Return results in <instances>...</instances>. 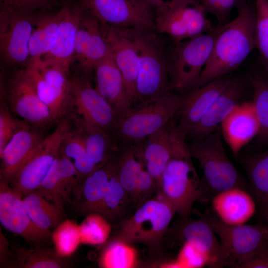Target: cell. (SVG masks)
Instances as JSON below:
<instances>
[{"label": "cell", "mask_w": 268, "mask_h": 268, "mask_svg": "<svg viewBox=\"0 0 268 268\" xmlns=\"http://www.w3.org/2000/svg\"><path fill=\"white\" fill-rule=\"evenodd\" d=\"M184 95L171 92L134 107L118 120L112 135L117 144L142 143L150 135L174 118Z\"/></svg>", "instance_id": "cell-6"}, {"label": "cell", "mask_w": 268, "mask_h": 268, "mask_svg": "<svg viewBox=\"0 0 268 268\" xmlns=\"http://www.w3.org/2000/svg\"><path fill=\"white\" fill-rule=\"evenodd\" d=\"M211 204L215 216L228 225L246 224L254 215L257 206L253 196L238 187L215 194Z\"/></svg>", "instance_id": "cell-24"}, {"label": "cell", "mask_w": 268, "mask_h": 268, "mask_svg": "<svg viewBox=\"0 0 268 268\" xmlns=\"http://www.w3.org/2000/svg\"><path fill=\"white\" fill-rule=\"evenodd\" d=\"M237 8L238 14L234 19L220 28L216 27L210 57L196 87L233 71L255 48L254 2L244 0Z\"/></svg>", "instance_id": "cell-1"}, {"label": "cell", "mask_w": 268, "mask_h": 268, "mask_svg": "<svg viewBox=\"0 0 268 268\" xmlns=\"http://www.w3.org/2000/svg\"><path fill=\"white\" fill-rule=\"evenodd\" d=\"M59 155L52 163L40 187L45 193L55 198L66 196L68 187L73 185L61 171Z\"/></svg>", "instance_id": "cell-41"}, {"label": "cell", "mask_w": 268, "mask_h": 268, "mask_svg": "<svg viewBox=\"0 0 268 268\" xmlns=\"http://www.w3.org/2000/svg\"><path fill=\"white\" fill-rule=\"evenodd\" d=\"M253 89L252 101L259 122L258 142L268 143V68L256 72L250 78Z\"/></svg>", "instance_id": "cell-33"}, {"label": "cell", "mask_w": 268, "mask_h": 268, "mask_svg": "<svg viewBox=\"0 0 268 268\" xmlns=\"http://www.w3.org/2000/svg\"><path fill=\"white\" fill-rule=\"evenodd\" d=\"M61 152L73 162L78 176L84 179L97 168L89 158L80 134L69 131L64 139Z\"/></svg>", "instance_id": "cell-36"}, {"label": "cell", "mask_w": 268, "mask_h": 268, "mask_svg": "<svg viewBox=\"0 0 268 268\" xmlns=\"http://www.w3.org/2000/svg\"><path fill=\"white\" fill-rule=\"evenodd\" d=\"M70 99L81 121L112 135L118 119L112 107L90 83L87 76L71 79Z\"/></svg>", "instance_id": "cell-13"}, {"label": "cell", "mask_w": 268, "mask_h": 268, "mask_svg": "<svg viewBox=\"0 0 268 268\" xmlns=\"http://www.w3.org/2000/svg\"><path fill=\"white\" fill-rule=\"evenodd\" d=\"M65 11L64 5L54 13L44 12L38 14L29 41V60H41L51 51Z\"/></svg>", "instance_id": "cell-27"}, {"label": "cell", "mask_w": 268, "mask_h": 268, "mask_svg": "<svg viewBox=\"0 0 268 268\" xmlns=\"http://www.w3.org/2000/svg\"><path fill=\"white\" fill-rule=\"evenodd\" d=\"M22 195L1 180L0 183V222L4 228L20 236L28 243L39 244L50 234L38 228L31 220Z\"/></svg>", "instance_id": "cell-15"}, {"label": "cell", "mask_w": 268, "mask_h": 268, "mask_svg": "<svg viewBox=\"0 0 268 268\" xmlns=\"http://www.w3.org/2000/svg\"><path fill=\"white\" fill-rule=\"evenodd\" d=\"M54 250L60 257L72 255L81 243L79 224L71 220L61 222L51 236Z\"/></svg>", "instance_id": "cell-37"}, {"label": "cell", "mask_w": 268, "mask_h": 268, "mask_svg": "<svg viewBox=\"0 0 268 268\" xmlns=\"http://www.w3.org/2000/svg\"><path fill=\"white\" fill-rule=\"evenodd\" d=\"M25 69L33 82L39 97L49 109L53 120L58 119L64 113L70 96L50 85L30 64H26Z\"/></svg>", "instance_id": "cell-35"}, {"label": "cell", "mask_w": 268, "mask_h": 268, "mask_svg": "<svg viewBox=\"0 0 268 268\" xmlns=\"http://www.w3.org/2000/svg\"><path fill=\"white\" fill-rule=\"evenodd\" d=\"M174 118L143 142L146 169L155 183L158 194L162 173L173 155L176 143L181 135L186 136Z\"/></svg>", "instance_id": "cell-18"}, {"label": "cell", "mask_w": 268, "mask_h": 268, "mask_svg": "<svg viewBox=\"0 0 268 268\" xmlns=\"http://www.w3.org/2000/svg\"><path fill=\"white\" fill-rule=\"evenodd\" d=\"M179 222L175 229L176 238L201 252L207 258L208 267H223L219 240L207 220L201 216L197 220L181 219Z\"/></svg>", "instance_id": "cell-21"}, {"label": "cell", "mask_w": 268, "mask_h": 268, "mask_svg": "<svg viewBox=\"0 0 268 268\" xmlns=\"http://www.w3.org/2000/svg\"><path fill=\"white\" fill-rule=\"evenodd\" d=\"M210 32L174 42L167 52L171 90L185 95L194 88L210 57L216 35Z\"/></svg>", "instance_id": "cell-5"}, {"label": "cell", "mask_w": 268, "mask_h": 268, "mask_svg": "<svg viewBox=\"0 0 268 268\" xmlns=\"http://www.w3.org/2000/svg\"><path fill=\"white\" fill-rule=\"evenodd\" d=\"M116 171L112 159L83 179L81 186V208L86 214L98 213L110 179Z\"/></svg>", "instance_id": "cell-30"}, {"label": "cell", "mask_w": 268, "mask_h": 268, "mask_svg": "<svg viewBox=\"0 0 268 268\" xmlns=\"http://www.w3.org/2000/svg\"><path fill=\"white\" fill-rule=\"evenodd\" d=\"M144 5L151 9V8L154 7L161 2L163 0H138Z\"/></svg>", "instance_id": "cell-47"}, {"label": "cell", "mask_w": 268, "mask_h": 268, "mask_svg": "<svg viewBox=\"0 0 268 268\" xmlns=\"http://www.w3.org/2000/svg\"><path fill=\"white\" fill-rule=\"evenodd\" d=\"M27 123L17 131L0 153L1 180L8 183H12L44 139Z\"/></svg>", "instance_id": "cell-20"}, {"label": "cell", "mask_w": 268, "mask_h": 268, "mask_svg": "<svg viewBox=\"0 0 268 268\" xmlns=\"http://www.w3.org/2000/svg\"><path fill=\"white\" fill-rule=\"evenodd\" d=\"M157 32L174 41L193 38L214 30L200 0H163L155 7Z\"/></svg>", "instance_id": "cell-8"}, {"label": "cell", "mask_w": 268, "mask_h": 268, "mask_svg": "<svg viewBox=\"0 0 268 268\" xmlns=\"http://www.w3.org/2000/svg\"><path fill=\"white\" fill-rule=\"evenodd\" d=\"M80 131L88 155L100 168L109 162L118 150V145L113 135L99 127L81 121Z\"/></svg>", "instance_id": "cell-29"}, {"label": "cell", "mask_w": 268, "mask_h": 268, "mask_svg": "<svg viewBox=\"0 0 268 268\" xmlns=\"http://www.w3.org/2000/svg\"><path fill=\"white\" fill-rule=\"evenodd\" d=\"M131 199L120 183L116 171L112 176L98 213L116 224L129 217L135 210Z\"/></svg>", "instance_id": "cell-31"}, {"label": "cell", "mask_w": 268, "mask_h": 268, "mask_svg": "<svg viewBox=\"0 0 268 268\" xmlns=\"http://www.w3.org/2000/svg\"><path fill=\"white\" fill-rule=\"evenodd\" d=\"M220 128L223 138L235 157L238 158L241 150L257 136L260 130L252 102L238 104Z\"/></svg>", "instance_id": "cell-22"}, {"label": "cell", "mask_w": 268, "mask_h": 268, "mask_svg": "<svg viewBox=\"0 0 268 268\" xmlns=\"http://www.w3.org/2000/svg\"><path fill=\"white\" fill-rule=\"evenodd\" d=\"M23 201L31 220L41 230L50 233L61 222L58 205L49 202L42 193L32 191L23 196Z\"/></svg>", "instance_id": "cell-32"}, {"label": "cell", "mask_w": 268, "mask_h": 268, "mask_svg": "<svg viewBox=\"0 0 268 268\" xmlns=\"http://www.w3.org/2000/svg\"><path fill=\"white\" fill-rule=\"evenodd\" d=\"M266 220H267V224L266 226V228H267V237H268V214L267 215V216L266 217Z\"/></svg>", "instance_id": "cell-48"}, {"label": "cell", "mask_w": 268, "mask_h": 268, "mask_svg": "<svg viewBox=\"0 0 268 268\" xmlns=\"http://www.w3.org/2000/svg\"><path fill=\"white\" fill-rule=\"evenodd\" d=\"M25 254L20 265L22 268H61L67 266L65 258L59 256L55 250L36 249Z\"/></svg>", "instance_id": "cell-40"}, {"label": "cell", "mask_w": 268, "mask_h": 268, "mask_svg": "<svg viewBox=\"0 0 268 268\" xmlns=\"http://www.w3.org/2000/svg\"><path fill=\"white\" fill-rule=\"evenodd\" d=\"M232 78L225 76L194 88L184 95L178 126L186 135L204 116L211 106L228 86Z\"/></svg>", "instance_id": "cell-17"}, {"label": "cell", "mask_w": 268, "mask_h": 268, "mask_svg": "<svg viewBox=\"0 0 268 268\" xmlns=\"http://www.w3.org/2000/svg\"><path fill=\"white\" fill-rule=\"evenodd\" d=\"M242 163L260 215L266 218L268 214V150L247 155Z\"/></svg>", "instance_id": "cell-28"}, {"label": "cell", "mask_w": 268, "mask_h": 268, "mask_svg": "<svg viewBox=\"0 0 268 268\" xmlns=\"http://www.w3.org/2000/svg\"><path fill=\"white\" fill-rule=\"evenodd\" d=\"M162 268H200L208 267L206 257L195 247L183 243L175 259L160 265Z\"/></svg>", "instance_id": "cell-42"}, {"label": "cell", "mask_w": 268, "mask_h": 268, "mask_svg": "<svg viewBox=\"0 0 268 268\" xmlns=\"http://www.w3.org/2000/svg\"><path fill=\"white\" fill-rule=\"evenodd\" d=\"M55 0H0V7L28 13L46 12L54 4Z\"/></svg>", "instance_id": "cell-44"}, {"label": "cell", "mask_w": 268, "mask_h": 268, "mask_svg": "<svg viewBox=\"0 0 268 268\" xmlns=\"http://www.w3.org/2000/svg\"><path fill=\"white\" fill-rule=\"evenodd\" d=\"M254 3L255 48L268 68V0H254Z\"/></svg>", "instance_id": "cell-39"}, {"label": "cell", "mask_w": 268, "mask_h": 268, "mask_svg": "<svg viewBox=\"0 0 268 268\" xmlns=\"http://www.w3.org/2000/svg\"><path fill=\"white\" fill-rule=\"evenodd\" d=\"M7 94L13 112L27 123L42 126L53 120L25 68L13 73L8 83Z\"/></svg>", "instance_id": "cell-14"}, {"label": "cell", "mask_w": 268, "mask_h": 268, "mask_svg": "<svg viewBox=\"0 0 268 268\" xmlns=\"http://www.w3.org/2000/svg\"><path fill=\"white\" fill-rule=\"evenodd\" d=\"M202 216L218 237L224 267L237 268L245 258L268 240L265 225H228L215 215L207 213Z\"/></svg>", "instance_id": "cell-9"}, {"label": "cell", "mask_w": 268, "mask_h": 268, "mask_svg": "<svg viewBox=\"0 0 268 268\" xmlns=\"http://www.w3.org/2000/svg\"><path fill=\"white\" fill-rule=\"evenodd\" d=\"M38 14L0 7V54L7 65L27 63L29 41Z\"/></svg>", "instance_id": "cell-11"}, {"label": "cell", "mask_w": 268, "mask_h": 268, "mask_svg": "<svg viewBox=\"0 0 268 268\" xmlns=\"http://www.w3.org/2000/svg\"><path fill=\"white\" fill-rule=\"evenodd\" d=\"M70 131L62 122L44 138L12 182V187L22 195L40 188L52 163L59 154L62 144Z\"/></svg>", "instance_id": "cell-12"}, {"label": "cell", "mask_w": 268, "mask_h": 268, "mask_svg": "<svg viewBox=\"0 0 268 268\" xmlns=\"http://www.w3.org/2000/svg\"><path fill=\"white\" fill-rule=\"evenodd\" d=\"M220 127L205 138L188 143L190 154L198 161L203 180L214 195L232 187L247 189L244 179L228 158Z\"/></svg>", "instance_id": "cell-7"}, {"label": "cell", "mask_w": 268, "mask_h": 268, "mask_svg": "<svg viewBox=\"0 0 268 268\" xmlns=\"http://www.w3.org/2000/svg\"><path fill=\"white\" fill-rule=\"evenodd\" d=\"M103 268H134L139 264L137 250L131 244L111 239L102 250L99 259Z\"/></svg>", "instance_id": "cell-34"}, {"label": "cell", "mask_w": 268, "mask_h": 268, "mask_svg": "<svg viewBox=\"0 0 268 268\" xmlns=\"http://www.w3.org/2000/svg\"><path fill=\"white\" fill-rule=\"evenodd\" d=\"M65 11L60 22L55 44L40 60L45 64H57L69 71L73 63L76 33L83 13L77 2L65 4Z\"/></svg>", "instance_id": "cell-25"}, {"label": "cell", "mask_w": 268, "mask_h": 268, "mask_svg": "<svg viewBox=\"0 0 268 268\" xmlns=\"http://www.w3.org/2000/svg\"><path fill=\"white\" fill-rule=\"evenodd\" d=\"M175 214L172 206L163 199L159 196L152 198L116 224L118 228L112 239L129 244H141L151 253H159Z\"/></svg>", "instance_id": "cell-4"}, {"label": "cell", "mask_w": 268, "mask_h": 268, "mask_svg": "<svg viewBox=\"0 0 268 268\" xmlns=\"http://www.w3.org/2000/svg\"><path fill=\"white\" fill-rule=\"evenodd\" d=\"M81 243L101 245L107 242L112 231L111 223L98 213H91L79 224Z\"/></svg>", "instance_id": "cell-38"}, {"label": "cell", "mask_w": 268, "mask_h": 268, "mask_svg": "<svg viewBox=\"0 0 268 268\" xmlns=\"http://www.w3.org/2000/svg\"><path fill=\"white\" fill-rule=\"evenodd\" d=\"M205 11L217 19L216 27L220 28L230 21L232 10L244 0H200Z\"/></svg>", "instance_id": "cell-43"}, {"label": "cell", "mask_w": 268, "mask_h": 268, "mask_svg": "<svg viewBox=\"0 0 268 268\" xmlns=\"http://www.w3.org/2000/svg\"><path fill=\"white\" fill-rule=\"evenodd\" d=\"M95 89L114 110L118 120L133 108L124 79L109 51L95 67Z\"/></svg>", "instance_id": "cell-19"}, {"label": "cell", "mask_w": 268, "mask_h": 268, "mask_svg": "<svg viewBox=\"0 0 268 268\" xmlns=\"http://www.w3.org/2000/svg\"><path fill=\"white\" fill-rule=\"evenodd\" d=\"M237 268H268V241L245 258Z\"/></svg>", "instance_id": "cell-46"}, {"label": "cell", "mask_w": 268, "mask_h": 268, "mask_svg": "<svg viewBox=\"0 0 268 268\" xmlns=\"http://www.w3.org/2000/svg\"><path fill=\"white\" fill-rule=\"evenodd\" d=\"M242 80L233 77L228 86L217 98L202 119L188 133L192 141L202 139L216 131L229 116L243 94Z\"/></svg>", "instance_id": "cell-23"}, {"label": "cell", "mask_w": 268, "mask_h": 268, "mask_svg": "<svg viewBox=\"0 0 268 268\" xmlns=\"http://www.w3.org/2000/svg\"><path fill=\"white\" fill-rule=\"evenodd\" d=\"M101 24L109 49L122 75L125 87L133 105H136V84L139 56L132 41L118 28Z\"/></svg>", "instance_id": "cell-16"}, {"label": "cell", "mask_w": 268, "mask_h": 268, "mask_svg": "<svg viewBox=\"0 0 268 268\" xmlns=\"http://www.w3.org/2000/svg\"><path fill=\"white\" fill-rule=\"evenodd\" d=\"M113 160L118 180L133 202L136 184L146 169L143 142L118 144Z\"/></svg>", "instance_id": "cell-26"}, {"label": "cell", "mask_w": 268, "mask_h": 268, "mask_svg": "<svg viewBox=\"0 0 268 268\" xmlns=\"http://www.w3.org/2000/svg\"><path fill=\"white\" fill-rule=\"evenodd\" d=\"M119 28L133 43L139 56L136 106L171 92L167 52L164 42L149 29Z\"/></svg>", "instance_id": "cell-2"}, {"label": "cell", "mask_w": 268, "mask_h": 268, "mask_svg": "<svg viewBox=\"0 0 268 268\" xmlns=\"http://www.w3.org/2000/svg\"><path fill=\"white\" fill-rule=\"evenodd\" d=\"M186 138L178 139L161 176L158 196L170 203L181 219L188 218L195 202L209 191L193 165Z\"/></svg>", "instance_id": "cell-3"}, {"label": "cell", "mask_w": 268, "mask_h": 268, "mask_svg": "<svg viewBox=\"0 0 268 268\" xmlns=\"http://www.w3.org/2000/svg\"><path fill=\"white\" fill-rule=\"evenodd\" d=\"M76 2L100 24L157 31L150 9L138 0H77Z\"/></svg>", "instance_id": "cell-10"}, {"label": "cell", "mask_w": 268, "mask_h": 268, "mask_svg": "<svg viewBox=\"0 0 268 268\" xmlns=\"http://www.w3.org/2000/svg\"><path fill=\"white\" fill-rule=\"evenodd\" d=\"M26 122L14 118L8 110L1 107L0 112V153L17 131Z\"/></svg>", "instance_id": "cell-45"}]
</instances>
